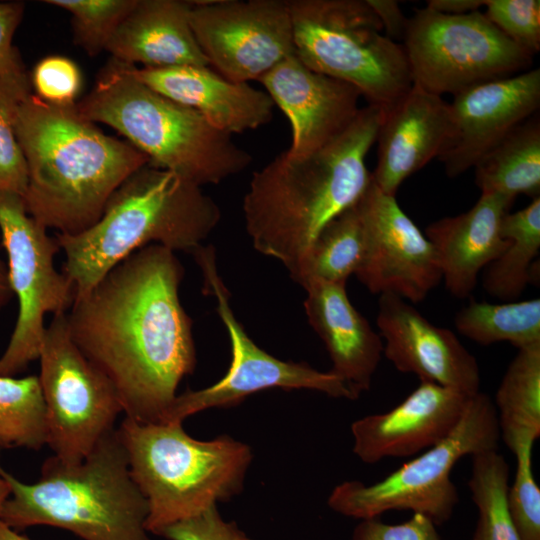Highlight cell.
Returning a JSON list of instances; mask_svg holds the SVG:
<instances>
[{
  "instance_id": "obj_44",
  "label": "cell",
  "mask_w": 540,
  "mask_h": 540,
  "mask_svg": "<svg viewBox=\"0 0 540 540\" xmlns=\"http://www.w3.org/2000/svg\"><path fill=\"white\" fill-rule=\"evenodd\" d=\"M10 496V487L7 481L0 475V511Z\"/></svg>"
},
{
  "instance_id": "obj_9",
  "label": "cell",
  "mask_w": 540,
  "mask_h": 540,
  "mask_svg": "<svg viewBox=\"0 0 540 540\" xmlns=\"http://www.w3.org/2000/svg\"><path fill=\"white\" fill-rule=\"evenodd\" d=\"M499 441L494 402L479 391L470 398L458 425L441 442L376 483L342 482L334 487L327 504L334 512L359 520L410 510L438 526L451 518L459 502L451 479L454 465L464 456L498 450Z\"/></svg>"
},
{
  "instance_id": "obj_37",
  "label": "cell",
  "mask_w": 540,
  "mask_h": 540,
  "mask_svg": "<svg viewBox=\"0 0 540 540\" xmlns=\"http://www.w3.org/2000/svg\"><path fill=\"white\" fill-rule=\"evenodd\" d=\"M158 536L167 540H252L234 522L223 519L217 506L165 527Z\"/></svg>"
},
{
  "instance_id": "obj_23",
  "label": "cell",
  "mask_w": 540,
  "mask_h": 540,
  "mask_svg": "<svg viewBox=\"0 0 540 540\" xmlns=\"http://www.w3.org/2000/svg\"><path fill=\"white\" fill-rule=\"evenodd\" d=\"M515 198L499 193H481L468 211L441 218L425 229L432 244L447 290L455 297H468L478 275L507 245L500 227Z\"/></svg>"
},
{
  "instance_id": "obj_11",
  "label": "cell",
  "mask_w": 540,
  "mask_h": 540,
  "mask_svg": "<svg viewBox=\"0 0 540 540\" xmlns=\"http://www.w3.org/2000/svg\"><path fill=\"white\" fill-rule=\"evenodd\" d=\"M66 313L53 315L46 326L38 377L46 407L47 445L58 460L75 464L115 429L123 408L111 381L74 343Z\"/></svg>"
},
{
  "instance_id": "obj_5",
  "label": "cell",
  "mask_w": 540,
  "mask_h": 540,
  "mask_svg": "<svg viewBox=\"0 0 540 540\" xmlns=\"http://www.w3.org/2000/svg\"><path fill=\"white\" fill-rule=\"evenodd\" d=\"M0 475L10 487L0 520L15 530L44 525L82 540H152L148 504L130 473L118 429L79 463L47 458L36 483L19 481L1 465Z\"/></svg>"
},
{
  "instance_id": "obj_27",
  "label": "cell",
  "mask_w": 540,
  "mask_h": 540,
  "mask_svg": "<svg viewBox=\"0 0 540 540\" xmlns=\"http://www.w3.org/2000/svg\"><path fill=\"white\" fill-rule=\"evenodd\" d=\"M500 439L508 449L540 437V343L518 349L495 395Z\"/></svg>"
},
{
  "instance_id": "obj_29",
  "label": "cell",
  "mask_w": 540,
  "mask_h": 540,
  "mask_svg": "<svg viewBox=\"0 0 540 540\" xmlns=\"http://www.w3.org/2000/svg\"><path fill=\"white\" fill-rule=\"evenodd\" d=\"M459 333L481 345L509 342L518 349L540 343V299L500 304L471 300L455 316Z\"/></svg>"
},
{
  "instance_id": "obj_3",
  "label": "cell",
  "mask_w": 540,
  "mask_h": 540,
  "mask_svg": "<svg viewBox=\"0 0 540 540\" xmlns=\"http://www.w3.org/2000/svg\"><path fill=\"white\" fill-rule=\"evenodd\" d=\"M14 126L28 169L26 210L59 234L93 226L116 189L149 164L129 142L83 118L76 104L53 105L30 93L16 107Z\"/></svg>"
},
{
  "instance_id": "obj_25",
  "label": "cell",
  "mask_w": 540,
  "mask_h": 540,
  "mask_svg": "<svg viewBox=\"0 0 540 540\" xmlns=\"http://www.w3.org/2000/svg\"><path fill=\"white\" fill-rule=\"evenodd\" d=\"M481 193L540 197V117L537 112L506 135L473 167Z\"/></svg>"
},
{
  "instance_id": "obj_28",
  "label": "cell",
  "mask_w": 540,
  "mask_h": 540,
  "mask_svg": "<svg viewBox=\"0 0 540 540\" xmlns=\"http://www.w3.org/2000/svg\"><path fill=\"white\" fill-rule=\"evenodd\" d=\"M356 203L318 234L292 277L299 285L304 287L311 281L346 284L350 275L356 273L365 248L364 228Z\"/></svg>"
},
{
  "instance_id": "obj_20",
  "label": "cell",
  "mask_w": 540,
  "mask_h": 540,
  "mask_svg": "<svg viewBox=\"0 0 540 540\" xmlns=\"http://www.w3.org/2000/svg\"><path fill=\"white\" fill-rule=\"evenodd\" d=\"M451 132L449 103L413 84L383 112L372 181L395 196L406 178L441 154Z\"/></svg>"
},
{
  "instance_id": "obj_1",
  "label": "cell",
  "mask_w": 540,
  "mask_h": 540,
  "mask_svg": "<svg viewBox=\"0 0 540 540\" xmlns=\"http://www.w3.org/2000/svg\"><path fill=\"white\" fill-rule=\"evenodd\" d=\"M184 268L150 244L114 266L66 313L70 335L113 384L125 417L161 423L196 365L192 321L179 298Z\"/></svg>"
},
{
  "instance_id": "obj_38",
  "label": "cell",
  "mask_w": 540,
  "mask_h": 540,
  "mask_svg": "<svg viewBox=\"0 0 540 540\" xmlns=\"http://www.w3.org/2000/svg\"><path fill=\"white\" fill-rule=\"evenodd\" d=\"M436 524L426 516L413 513L407 521L387 524L378 518L360 520L351 540H443Z\"/></svg>"
},
{
  "instance_id": "obj_39",
  "label": "cell",
  "mask_w": 540,
  "mask_h": 540,
  "mask_svg": "<svg viewBox=\"0 0 540 540\" xmlns=\"http://www.w3.org/2000/svg\"><path fill=\"white\" fill-rule=\"evenodd\" d=\"M22 2H0V78H27L28 75L13 46V37L21 22Z\"/></svg>"
},
{
  "instance_id": "obj_19",
  "label": "cell",
  "mask_w": 540,
  "mask_h": 540,
  "mask_svg": "<svg viewBox=\"0 0 540 540\" xmlns=\"http://www.w3.org/2000/svg\"><path fill=\"white\" fill-rule=\"evenodd\" d=\"M472 396L420 381L391 410L366 415L351 424L353 452L362 462L375 464L425 451L455 429Z\"/></svg>"
},
{
  "instance_id": "obj_18",
  "label": "cell",
  "mask_w": 540,
  "mask_h": 540,
  "mask_svg": "<svg viewBox=\"0 0 540 540\" xmlns=\"http://www.w3.org/2000/svg\"><path fill=\"white\" fill-rule=\"evenodd\" d=\"M258 81L290 122L292 141L284 152L288 157L303 158L321 149L351 124L360 109L356 87L313 71L295 54Z\"/></svg>"
},
{
  "instance_id": "obj_41",
  "label": "cell",
  "mask_w": 540,
  "mask_h": 540,
  "mask_svg": "<svg viewBox=\"0 0 540 540\" xmlns=\"http://www.w3.org/2000/svg\"><path fill=\"white\" fill-rule=\"evenodd\" d=\"M485 0H428L426 7L447 15H462L478 11Z\"/></svg>"
},
{
  "instance_id": "obj_36",
  "label": "cell",
  "mask_w": 540,
  "mask_h": 540,
  "mask_svg": "<svg viewBox=\"0 0 540 540\" xmlns=\"http://www.w3.org/2000/svg\"><path fill=\"white\" fill-rule=\"evenodd\" d=\"M35 95L42 101L58 105H74L81 88V72L71 59L51 55L41 59L30 79Z\"/></svg>"
},
{
  "instance_id": "obj_12",
  "label": "cell",
  "mask_w": 540,
  "mask_h": 540,
  "mask_svg": "<svg viewBox=\"0 0 540 540\" xmlns=\"http://www.w3.org/2000/svg\"><path fill=\"white\" fill-rule=\"evenodd\" d=\"M0 231L10 287L19 305L14 330L0 357V376L14 377L39 358L45 315L66 313L75 288L55 267L60 250L56 237L28 214L22 195L0 191Z\"/></svg>"
},
{
  "instance_id": "obj_43",
  "label": "cell",
  "mask_w": 540,
  "mask_h": 540,
  "mask_svg": "<svg viewBox=\"0 0 540 540\" xmlns=\"http://www.w3.org/2000/svg\"><path fill=\"white\" fill-rule=\"evenodd\" d=\"M0 540H30L0 520Z\"/></svg>"
},
{
  "instance_id": "obj_35",
  "label": "cell",
  "mask_w": 540,
  "mask_h": 540,
  "mask_svg": "<svg viewBox=\"0 0 540 540\" xmlns=\"http://www.w3.org/2000/svg\"><path fill=\"white\" fill-rule=\"evenodd\" d=\"M483 12L506 37L532 57L540 51L539 0H485Z\"/></svg>"
},
{
  "instance_id": "obj_32",
  "label": "cell",
  "mask_w": 540,
  "mask_h": 540,
  "mask_svg": "<svg viewBox=\"0 0 540 540\" xmlns=\"http://www.w3.org/2000/svg\"><path fill=\"white\" fill-rule=\"evenodd\" d=\"M71 15L75 45L89 56H96L106 46L137 0H47Z\"/></svg>"
},
{
  "instance_id": "obj_26",
  "label": "cell",
  "mask_w": 540,
  "mask_h": 540,
  "mask_svg": "<svg viewBox=\"0 0 540 540\" xmlns=\"http://www.w3.org/2000/svg\"><path fill=\"white\" fill-rule=\"evenodd\" d=\"M500 234L507 245L485 269L483 287L494 298L515 301L536 275L540 250V197L514 213L508 212Z\"/></svg>"
},
{
  "instance_id": "obj_7",
  "label": "cell",
  "mask_w": 540,
  "mask_h": 540,
  "mask_svg": "<svg viewBox=\"0 0 540 540\" xmlns=\"http://www.w3.org/2000/svg\"><path fill=\"white\" fill-rule=\"evenodd\" d=\"M130 473L148 504L146 527L156 534L240 493L253 455L222 435L202 441L182 423H143L125 417L118 428Z\"/></svg>"
},
{
  "instance_id": "obj_42",
  "label": "cell",
  "mask_w": 540,
  "mask_h": 540,
  "mask_svg": "<svg viewBox=\"0 0 540 540\" xmlns=\"http://www.w3.org/2000/svg\"><path fill=\"white\" fill-rule=\"evenodd\" d=\"M12 296L7 266L0 259V310L10 301Z\"/></svg>"
},
{
  "instance_id": "obj_30",
  "label": "cell",
  "mask_w": 540,
  "mask_h": 540,
  "mask_svg": "<svg viewBox=\"0 0 540 540\" xmlns=\"http://www.w3.org/2000/svg\"><path fill=\"white\" fill-rule=\"evenodd\" d=\"M468 488L478 520L472 540H520L508 507L509 465L498 450L471 456Z\"/></svg>"
},
{
  "instance_id": "obj_4",
  "label": "cell",
  "mask_w": 540,
  "mask_h": 540,
  "mask_svg": "<svg viewBox=\"0 0 540 540\" xmlns=\"http://www.w3.org/2000/svg\"><path fill=\"white\" fill-rule=\"evenodd\" d=\"M220 218L219 207L200 186L147 164L116 189L93 226L75 235L56 234L65 256L62 272L75 296L83 294L150 244L193 254Z\"/></svg>"
},
{
  "instance_id": "obj_34",
  "label": "cell",
  "mask_w": 540,
  "mask_h": 540,
  "mask_svg": "<svg viewBox=\"0 0 540 540\" xmlns=\"http://www.w3.org/2000/svg\"><path fill=\"white\" fill-rule=\"evenodd\" d=\"M534 443L518 445L516 470L508 489V507L520 540H540V489L532 469Z\"/></svg>"
},
{
  "instance_id": "obj_6",
  "label": "cell",
  "mask_w": 540,
  "mask_h": 540,
  "mask_svg": "<svg viewBox=\"0 0 540 540\" xmlns=\"http://www.w3.org/2000/svg\"><path fill=\"white\" fill-rule=\"evenodd\" d=\"M78 113L103 123L146 155L149 164L198 185L217 184L247 168L252 156L195 110L154 91L131 65L110 58Z\"/></svg>"
},
{
  "instance_id": "obj_21",
  "label": "cell",
  "mask_w": 540,
  "mask_h": 540,
  "mask_svg": "<svg viewBox=\"0 0 540 540\" xmlns=\"http://www.w3.org/2000/svg\"><path fill=\"white\" fill-rule=\"evenodd\" d=\"M133 75L161 95L191 108L230 135L257 129L273 118L274 102L267 92L245 82H233L211 67L138 68Z\"/></svg>"
},
{
  "instance_id": "obj_13",
  "label": "cell",
  "mask_w": 540,
  "mask_h": 540,
  "mask_svg": "<svg viewBox=\"0 0 540 540\" xmlns=\"http://www.w3.org/2000/svg\"><path fill=\"white\" fill-rule=\"evenodd\" d=\"M192 255L203 275L204 292L216 299L217 312L231 343V363L216 383L177 394L161 423H182L195 413L232 407L252 394L274 388L314 390L347 400L359 398L333 372H322L302 362L283 361L260 348L234 315L230 293L218 273L212 246H201Z\"/></svg>"
},
{
  "instance_id": "obj_33",
  "label": "cell",
  "mask_w": 540,
  "mask_h": 540,
  "mask_svg": "<svg viewBox=\"0 0 540 540\" xmlns=\"http://www.w3.org/2000/svg\"><path fill=\"white\" fill-rule=\"evenodd\" d=\"M30 79L0 78V191L24 195L28 169L15 133V110L31 93Z\"/></svg>"
},
{
  "instance_id": "obj_10",
  "label": "cell",
  "mask_w": 540,
  "mask_h": 540,
  "mask_svg": "<svg viewBox=\"0 0 540 540\" xmlns=\"http://www.w3.org/2000/svg\"><path fill=\"white\" fill-rule=\"evenodd\" d=\"M402 46L413 84L439 96L527 71L533 59L480 10L447 15L417 9Z\"/></svg>"
},
{
  "instance_id": "obj_17",
  "label": "cell",
  "mask_w": 540,
  "mask_h": 540,
  "mask_svg": "<svg viewBox=\"0 0 540 540\" xmlns=\"http://www.w3.org/2000/svg\"><path fill=\"white\" fill-rule=\"evenodd\" d=\"M378 307L383 355L398 371L469 395L480 391L477 360L451 330L434 325L393 294L380 295Z\"/></svg>"
},
{
  "instance_id": "obj_40",
  "label": "cell",
  "mask_w": 540,
  "mask_h": 540,
  "mask_svg": "<svg viewBox=\"0 0 540 540\" xmlns=\"http://www.w3.org/2000/svg\"><path fill=\"white\" fill-rule=\"evenodd\" d=\"M377 16L386 37L394 42L404 39L408 18L403 14L398 1L395 0H366Z\"/></svg>"
},
{
  "instance_id": "obj_22",
  "label": "cell",
  "mask_w": 540,
  "mask_h": 540,
  "mask_svg": "<svg viewBox=\"0 0 540 540\" xmlns=\"http://www.w3.org/2000/svg\"><path fill=\"white\" fill-rule=\"evenodd\" d=\"M303 288L305 312L330 356V371L358 396L369 391L383 355L381 336L352 305L346 284L311 281Z\"/></svg>"
},
{
  "instance_id": "obj_2",
  "label": "cell",
  "mask_w": 540,
  "mask_h": 540,
  "mask_svg": "<svg viewBox=\"0 0 540 540\" xmlns=\"http://www.w3.org/2000/svg\"><path fill=\"white\" fill-rule=\"evenodd\" d=\"M382 118L383 111L368 104L316 152L303 158L282 153L253 173L243 201L246 231L254 248L280 261L291 278L321 230L368 188L365 158Z\"/></svg>"
},
{
  "instance_id": "obj_14",
  "label": "cell",
  "mask_w": 540,
  "mask_h": 540,
  "mask_svg": "<svg viewBox=\"0 0 540 540\" xmlns=\"http://www.w3.org/2000/svg\"><path fill=\"white\" fill-rule=\"evenodd\" d=\"M189 21L210 67L233 82L259 80L294 54L288 1H191Z\"/></svg>"
},
{
  "instance_id": "obj_24",
  "label": "cell",
  "mask_w": 540,
  "mask_h": 540,
  "mask_svg": "<svg viewBox=\"0 0 540 540\" xmlns=\"http://www.w3.org/2000/svg\"><path fill=\"white\" fill-rule=\"evenodd\" d=\"M191 6V1L137 0L105 51L141 68L210 67L190 25Z\"/></svg>"
},
{
  "instance_id": "obj_16",
  "label": "cell",
  "mask_w": 540,
  "mask_h": 540,
  "mask_svg": "<svg viewBox=\"0 0 540 540\" xmlns=\"http://www.w3.org/2000/svg\"><path fill=\"white\" fill-rule=\"evenodd\" d=\"M449 106L451 132L438 159L447 176L456 177L538 112L540 69L469 87L453 95Z\"/></svg>"
},
{
  "instance_id": "obj_8",
  "label": "cell",
  "mask_w": 540,
  "mask_h": 540,
  "mask_svg": "<svg viewBox=\"0 0 540 540\" xmlns=\"http://www.w3.org/2000/svg\"><path fill=\"white\" fill-rule=\"evenodd\" d=\"M294 54L315 72L356 87L383 112L412 87L402 44L385 36L366 0L288 1Z\"/></svg>"
},
{
  "instance_id": "obj_15",
  "label": "cell",
  "mask_w": 540,
  "mask_h": 540,
  "mask_svg": "<svg viewBox=\"0 0 540 540\" xmlns=\"http://www.w3.org/2000/svg\"><path fill=\"white\" fill-rule=\"evenodd\" d=\"M365 248L357 279L372 294L422 302L442 280L435 250L395 196L372 181L357 201Z\"/></svg>"
},
{
  "instance_id": "obj_31",
  "label": "cell",
  "mask_w": 540,
  "mask_h": 540,
  "mask_svg": "<svg viewBox=\"0 0 540 540\" xmlns=\"http://www.w3.org/2000/svg\"><path fill=\"white\" fill-rule=\"evenodd\" d=\"M46 407L39 377L0 376V449L47 445Z\"/></svg>"
}]
</instances>
